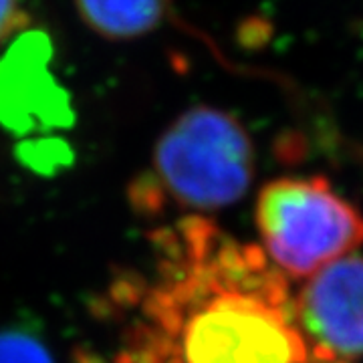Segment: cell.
<instances>
[{
    "label": "cell",
    "mask_w": 363,
    "mask_h": 363,
    "mask_svg": "<svg viewBox=\"0 0 363 363\" xmlns=\"http://www.w3.org/2000/svg\"><path fill=\"white\" fill-rule=\"evenodd\" d=\"M131 363H319L267 252L188 218L162 245Z\"/></svg>",
    "instance_id": "cell-1"
},
{
    "label": "cell",
    "mask_w": 363,
    "mask_h": 363,
    "mask_svg": "<svg viewBox=\"0 0 363 363\" xmlns=\"http://www.w3.org/2000/svg\"><path fill=\"white\" fill-rule=\"evenodd\" d=\"M262 250L286 277H311L363 245V216L321 176L269 182L257 200Z\"/></svg>",
    "instance_id": "cell-2"
},
{
    "label": "cell",
    "mask_w": 363,
    "mask_h": 363,
    "mask_svg": "<svg viewBox=\"0 0 363 363\" xmlns=\"http://www.w3.org/2000/svg\"><path fill=\"white\" fill-rule=\"evenodd\" d=\"M154 164L157 182L174 202L216 210L245 196L255 172V152L236 117L198 105L162 135Z\"/></svg>",
    "instance_id": "cell-3"
},
{
    "label": "cell",
    "mask_w": 363,
    "mask_h": 363,
    "mask_svg": "<svg viewBox=\"0 0 363 363\" xmlns=\"http://www.w3.org/2000/svg\"><path fill=\"white\" fill-rule=\"evenodd\" d=\"M295 305L315 362L363 357V257L347 255L311 274Z\"/></svg>",
    "instance_id": "cell-4"
},
{
    "label": "cell",
    "mask_w": 363,
    "mask_h": 363,
    "mask_svg": "<svg viewBox=\"0 0 363 363\" xmlns=\"http://www.w3.org/2000/svg\"><path fill=\"white\" fill-rule=\"evenodd\" d=\"M172 0H75L83 23L99 37L131 40L162 25Z\"/></svg>",
    "instance_id": "cell-5"
},
{
    "label": "cell",
    "mask_w": 363,
    "mask_h": 363,
    "mask_svg": "<svg viewBox=\"0 0 363 363\" xmlns=\"http://www.w3.org/2000/svg\"><path fill=\"white\" fill-rule=\"evenodd\" d=\"M0 363H52L40 341L23 331L0 333Z\"/></svg>",
    "instance_id": "cell-6"
},
{
    "label": "cell",
    "mask_w": 363,
    "mask_h": 363,
    "mask_svg": "<svg viewBox=\"0 0 363 363\" xmlns=\"http://www.w3.org/2000/svg\"><path fill=\"white\" fill-rule=\"evenodd\" d=\"M28 25V16L18 0H0V47Z\"/></svg>",
    "instance_id": "cell-7"
}]
</instances>
